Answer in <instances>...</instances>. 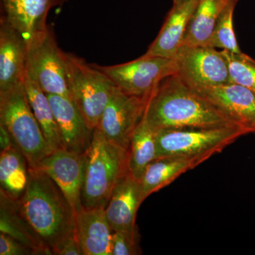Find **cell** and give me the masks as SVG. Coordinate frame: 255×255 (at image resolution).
I'll use <instances>...</instances> for the list:
<instances>
[{"mask_svg":"<svg viewBox=\"0 0 255 255\" xmlns=\"http://www.w3.org/2000/svg\"><path fill=\"white\" fill-rule=\"evenodd\" d=\"M144 116L155 132L186 128L238 127L176 74L157 85L147 102Z\"/></svg>","mask_w":255,"mask_h":255,"instance_id":"cell-1","label":"cell"},{"mask_svg":"<svg viewBox=\"0 0 255 255\" xmlns=\"http://www.w3.org/2000/svg\"><path fill=\"white\" fill-rule=\"evenodd\" d=\"M18 204L49 255L76 237V215L63 191L42 169L28 167L27 187Z\"/></svg>","mask_w":255,"mask_h":255,"instance_id":"cell-2","label":"cell"},{"mask_svg":"<svg viewBox=\"0 0 255 255\" xmlns=\"http://www.w3.org/2000/svg\"><path fill=\"white\" fill-rule=\"evenodd\" d=\"M85 157L82 206L105 208L114 187L129 173L128 149L109 141L95 128Z\"/></svg>","mask_w":255,"mask_h":255,"instance_id":"cell-3","label":"cell"},{"mask_svg":"<svg viewBox=\"0 0 255 255\" xmlns=\"http://www.w3.org/2000/svg\"><path fill=\"white\" fill-rule=\"evenodd\" d=\"M0 124L11 134L29 168H37L53 152L28 103L24 82L0 92Z\"/></svg>","mask_w":255,"mask_h":255,"instance_id":"cell-4","label":"cell"},{"mask_svg":"<svg viewBox=\"0 0 255 255\" xmlns=\"http://www.w3.org/2000/svg\"><path fill=\"white\" fill-rule=\"evenodd\" d=\"M65 58L69 96L94 130L117 87L95 64L71 53H65Z\"/></svg>","mask_w":255,"mask_h":255,"instance_id":"cell-5","label":"cell"},{"mask_svg":"<svg viewBox=\"0 0 255 255\" xmlns=\"http://www.w3.org/2000/svg\"><path fill=\"white\" fill-rule=\"evenodd\" d=\"M157 158L198 157L207 160L248 132L238 127L186 128L155 132Z\"/></svg>","mask_w":255,"mask_h":255,"instance_id":"cell-6","label":"cell"},{"mask_svg":"<svg viewBox=\"0 0 255 255\" xmlns=\"http://www.w3.org/2000/svg\"><path fill=\"white\" fill-rule=\"evenodd\" d=\"M65 54L50 28L27 43L26 73L47 95L70 97Z\"/></svg>","mask_w":255,"mask_h":255,"instance_id":"cell-7","label":"cell"},{"mask_svg":"<svg viewBox=\"0 0 255 255\" xmlns=\"http://www.w3.org/2000/svg\"><path fill=\"white\" fill-rule=\"evenodd\" d=\"M96 66L119 90L128 95L142 98H150L162 80L175 74L173 58L169 59L146 54L128 63Z\"/></svg>","mask_w":255,"mask_h":255,"instance_id":"cell-8","label":"cell"},{"mask_svg":"<svg viewBox=\"0 0 255 255\" xmlns=\"http://www.w3.org/2000/svg\"><path fill=\"white\" fill-rule=\"evenodd\" d=\"M173 60L176 75L193 90L231 82L222 50L210 46H182Z\"/></svg>","mask_w":255,"mask_h":255,"instance_id":"cell-9","label":"cell"},{"mask_svg":"<svg viewBox=\"0 0 255 255\" xmlns=\"http://www.w3.org/2000/svg\"><path fill=\"white\" fill-rule=\"evenodd\" d=\"M149 99L128 95L116 87L97 128L109 141L128 148L132 134L143 118Z\"/></svg>","mask_w":255,"mask_h":255,"instance_id":"cell-10","label":"cell"},{"mask_svg":"<svg viewBox=\"0 0 255 255\" xmlns=\"http://www.w3.org/2000/svg\"><path fill=\"white\" fill-rule=\"evenodd\" d=\"M85 167V153L82 155L63 148L53 151L37 167L44 171L61 189L75 215L83 208L82 196Z\"/></svg>","mask_w":255,"mask_h":255,"instance_id":"cell-11","label":"cell"},{"mask_svg":"<svg viewBox=\"0 0 255 255\" xmlns=\"http://www.w3.org/2000/svg\"><path fill=\"white\" fill-rule=\"evenodd\" d=\"M195 91L216 106L248 134L255 133V92L232 82Z\"/></svg>","mask_w":255,"mask_h":255,"instance_id":"cell-12","label":"cell"},{"mask_svg":"<svg viewBox=\"0 0 255 255\" xmlns=\"http://www.w3.org/2000/svg\"><path fill=\"white\" fill-rule=\"evenodd\" d=\"M47 96L54 114L62 148L85 154L91 144L94 130L88 127L81 112L70 97Z\"/></svg>","mask_w":255,"mask_h":255,"instance_id":"cell-13","label":"cell"},{"mask_svg":"<svg viewBox=\"0 0 255 255\" xmlns=\"http://www.w3.org/2000/svg\"><path fill=\"white\" fill-rule=\"evenodd\" d=\"M68 0H1V17L14 26L26 43L49 26L47 17L50 9Z\"/></svg>","mask_w":255,"mask_h":255,"instance_id":"cell-14","label":"cell"},{"mask_svg":"<svg viewBox=\"0 0 255 255\" xmlns=\"http://www.w3.org/2000/svg\"><path fill=\"white\" fill-rule=\"evenodd\" d=\"M27 43L4 18H0V92L23 84Z\"/></svg>","mask_w":255,"mask_h":255,"instance_id":"cell-15","label":"cell"},{"mask_svg":"<svg viewBox=\"0 0 255 255\" xmlns=\"http://www.w3.org/2000/svg\"><path fill=\"white\" fill-rule=\"evenodd\" d=\"M76 231L82 255H112L114 231L105 208H82L76 215Z\"/></svg>","mask_w":255,"mask_h":255,"instance_id":"cell-16","label":"cell"},{"mask_svg":"<svg viewBox=\"0 0 255 255\" xmlns=\"http://www.w3.org/2000/svg\"><path fill=\"white\" fill-rule=\"evenodd\" d=\"M199 0L173 4L158 35L145 54L172 59L184 44L189 20Z\"/></svg>","mask_w":255,"mask_h":255,"instance_id":"cell-17","label":"cell"},{"mask_svg":"<svg viewBox=\"0 0 255 255\" xmlns=\"http://www.w3.org/2000/svg\"><path fill=\"white\" fill-rule=\"evenodd\" d=\"M142 203L140 180L128 173L114 187L105 207L106 216L113 231L135 227L137 210Z\"/></svg>","mask_w":255,"mask_h":255,"instance_id":"cell-18","label":"cell"},{"mask_svg":"<svg viewBox=\"0 0 255 255\" xmlns=\"http://www.w3.org/2000/svg\"><path fill=\"white\" fill-rule=\"evenodd\" d=\"M204 162L198 157H164L155 159L147 166L140 179L142 202L151 194Z\"/></svg>","mask_w":255,"mask_h":255,"instance_id":"cell-19","label":"cell"},{"mask_svg":"<svg viewBox=\"0 0 255 255\" xmlns=\"http://www.w3.org/2000/svg\"><path fill=\"white\" fill-rule=\"evenodd\" d=\"M0 233L8 235L29 247L38 255H49L23 216L18 201L11 199L1 191H0Z\"/></svg>","mask_w":255,"mask_h":255,"instance_id":"cell-20","label":"cell"},{"mask_svg":"<svg viewBox=\"0 0 255 255\" xmlns=\"http://www.w3.org/2000/svg\"><path fill=\"white\" fill-rule=\"evenodd\" d=\"M230 0H199L189 20L183 46H208L220 15Z\"/></svg>","mask_w":255,"mask_h":255,"instance_id":"cell-21","label":"cell"},{"mask_svg":"<svg viewBox=\"0 0 255 255\" xmlns=\"http://www.w3.org/2000/svg\"><path fill=\"white\" fill-rule=\"evenodd\" d=\"M28 182L27 161L17 147L1 151L0 154V191L18 200Z\"/></svg>","mask_w":255,"mask_h":255,"instance_id":"cell-22","label":"cell"},{"mask_svg":"<svg viewBox=\"0 0 255 255\" xmlns=\"http://www.w3.org/2000/svg\"><path fill=\"white\" fill-rule=\"evenodd\" d=\"M24 87L28 103L47 142L53 150L62 148L59 132L48 96L26 72Z\"/></svg>","mask_w":255,"mask_h":255,"instance_id":"cell-23","label":"cell"},{"mask_svg":"<svg viewBox=\"0 0 255 255\" xmlns=\"http://www.w3.org/2000/svg\"><path fill=\"white\" fill-rule=\"evenodd\" d=\"M128 152L129 173L140 180L147 166L157 159L155 133L145 116L132 134Z\"/></svg>","mask_w":255,"mask_h":255,"instance_id":"cell-24","label":"cell"},{"mask_svg":"<svg viewBox=\"0 0 255 255\" xmlns=\"http://www.w3.org/2000/svg\"><path fill=\"white\" fill-rule=\"evenodd\" d=\"M237 3V0H230L225 6L215 26L208 46L221 48L222 50L233 53H241L233 28V13Z\"/></svg>","mask_w":255,"mask_h":255,"instance_id":"cell-25","label":"cell"},{"mask_svg":"<svg viewBox=\"0 0 255 255\" xmlns=\"http://www.w3.org/2000/svg\"><path fill=\"white\" fill-rule=\"evenodd\" d=\"M222 52L227 60L231 82L255 92V60L243 52Z\"/></svg>","mask_w":255,"mask_h":255,"instance_id":"cell-26","label":"cell"},{"mask_svg":"<svg viewBox=\"0 0 255 255\" xmlns=\"http://www.w3.org/2000/svg\"><path fill=\"white\" fill-rule=\"evenodd\" d=\"M141 254L140 234L136 226L131 229L114 231L112 237V255Z\"/></svg>","mask_w":255,"mask_h":255,"instance_id":"cell-27","label":"cell"},{"mask_svg":"<svg viewBox=\"0 0 255 255\" xmlns=\"http://www.w3.org/2000/svg\"><path fill=\"white\" fill-rule=\"evenodd\" d=\"M0 255H38L36 252L21 242L0 233Z\"/></svg>","mask_w":255,"mask_h":255,"instance_id":"cell-28","label":"cell"},{"mask_svg":"<svg viewBox=\"0 0 255 255\" xmlns=\"http://www.w3.org/2000/svg\"><path fill=\"white\" fill-rule=\"evenodd\" d=\"M78 236L65 241L57 249L54 255H82Z\"/></svg>","mask_w":255,"mask_h":255,"instance_id":"cell-29","label":"cell"},{"mask_svg":"<svg viewBox=\"0 0 255 255\" xmlns=\"http://www.w3.org/2000/svg\"><path fill=\"white\" fill-rule=\"evenodd\" d=\"M14 147H17L15 144L11 134L2 125L0 124V150H8Z\"/></svg>","mask_w":255,"mask_h":255,"instance_id":"cell-30","label":"cell"},{"mask_svg":"<svg viewBox=\"0 0 255 255\" xmlns=\"http://www.w3.org/2000/svg\"><path fill=\"white\" fill-rule=\"evenodd\" d=\"M187 1L189 0H172V2H173V4H180Z\"/></svg>","mask_w":255,"mask_h":255,"instance_id":"cell-31","label":"cell"},{"mask_svg":"<svg viewBox=\"0 0 255 255\" xmlns=\"http://www.w3.org/2000/svg\"><path fill=\"white\" fill-rule=\"evenodd\" d=\"M237 1H239V0H237Z\"/></svg>","mask_w":255,"mask_h":255,"instance_id":"cell-32","label":"cell"}]
</instances>
